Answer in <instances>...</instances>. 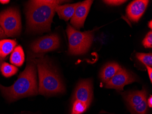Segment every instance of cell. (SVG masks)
Wrapping results in <instances>:
<instances>
[{"instance_id":"5","label":"cell","mask_w":152,"mask_h":114,"mask_svg":"<svg viewBox=\"0 0 152 114\" xmlns=\"http://www.w3.org/2000/svg\"><path fill=\"white\" fill-rule=\"evenodd\" d=\"M21 31L20 15L17 8H9L0 13V39L18 36Z\"/></svg>"},{"instance_id":"6","label":"cell","mask_w":152,"mask_h":114,"mask_svg":"<svg viewBox=\"0 0 152 114\" xmlns=\"http://www.w3.org/2000/svg\"><path fill=\"white\" fill-rule=\"evenodd\" d=\"M60 38L57 34L47 35L32 42L30 45L31 51L37 55L53 51L59 47Z\"/></svg>"},{"instance_id":"2","label":"cell","mask_w":152,"mask_h":114,"mask_svg":"<svg viewBox=\"0 0 152 114\" xmlns=\"http://www.w3.org/2000/svg\"><path fill=\"white\" fill-rule=\"evenodd\" d=\"M0 90L10 102L39 94L36 65L32 59L28 60L26 67L12 85L5 87L0 84Z\"/></svg>"},{"instance_id":"19","label":"cell","mask_w":152,"mask_h":114,"mask_svg":"<svg viewBox=\"0 0 152 114\" xmlns=\"http://www.w3.org/2000/svg\"><path fill=\"white\" fill-rule=\"evenodd\" d=\"M136 57L137 60L142 63L145 66L151 67L152 66V53H137Z\"/></svg>"},{"instance_id":"17","label":"cell","mask_w":152,"mask_h":114,"mask_svg":"<svg viewBox=\"0 0 152 114\" xmlns=\"http://www.w3.org/2000/svg\"><path fill=\"white\" fill-rule=\"evenodd\" d=\"M89 107V106L86 104L77 101H72L71 114H82L88 110Z\"/></svg>"},{"instance_id":"18","label":"cell","mask_w":152,"mask_h":114,"mask_svg":"<svg viewBox=\"0 0 152 114\" xmlns=\"http://www.w3.org/2000/svg\"><path fill=\"white\" fill-rule=\"evenodd\" d=\"M147 108V101L146 98H145L140 104L130 107V110L133 114H146Z\"/></svg>"},{"instance_id":"7","label":"cell","mask_w":152,"mask_h":114,"mask_svg":"<svg viewBox=\"0 0 152 114\" xmlns=\"http://www.w3.org/2000/svg\"><path fill=\"white\" fill-rule=\"evenodd\" d=\"M135 77L125 68L121 69L112 78L105 83L107 89H114L117 90L122 91L126 85L135 82Z\"/></svg>"},{"instance_id":"26","label":"cell","mask_w":152,"mask_h":114,"mask_svg":"<svg viewBox=\"0 0 152 114\" xmlns=\"http://www.w3.org/2000/svg\"><path fill=\"white\" fill-rule=\"evenodd\" d=\"M148 27H150L151 29L152 28V20L150 21V22L148 23Z\"/></svg>"},{"instance_id":"22","label":"cell","mask_w":152,"mask_h":114,"mask_svg":"<svg viewBox=\"0 0 152 114\" xmlns=\"http://www.w3.org/2000/svg\"><path fill=\"white\" fill-rule=\"evenodd\" d=\"M147 69L148 72V76H149V79L150 80V82L152 83V68L151 67L148 66H145Z\"/></svg>"},{"instance_id":"12","label":"cell","mask_w":152,"mask_h":114,"mask_svg":"<svg viewBox=\"0 0 152 114\" xmlns=\"http://www.w3.org/2000/svg\"><path fill=\"white\" fill-rule=\"evenodd\" d=\"M80 3L79 2L74 4L59 5L56 7L55 11L58 13L60 18L67 21L72 18L76 8Z\"/></svg>"},{"instance_id":"25","label":"cell","mask_w":152,"mask_h":114,"mask_svg":"<svg viewBox=\"0 0 152 114\" xmlns=\"http://www.w3.org/2000/svg\"><path fill=\"white\" fill-rule=\"evenodd\" d=\"M5 59L1 58V57H0V71H1V67L2 65V63H3V61H4Z\"/></svg>"},{"instance_id":"13","label":"cell","mask_w":152,"mask_h":114,"mask_svg":"<svg viewBox=\"0 0 152 114\" xmlns=\"http://www.w3.org/2000/svg\"><path fill=\"white\" fill-rule=\"evenodd\" d=\"M121 66L116 63H110L106 65L102 68L100 74L101 80L106 83L112 78L121 69Z\"/></svg>"},{"instance_id":"15","label":"cell","mask_w":152,"mask_h":114,"mask_svg":"<svg viewBox=\"0 0 152 114\" xmlns=\"http://www.w3.org/2000/svg\"><path fill=\"white\" fill-rule=\"evenodd\" d=\"M10 61L12 65L17 67H21L25 61V54L23 49L20 45L16 47L12 52Z\"/></svg>"},{"instance_id":"16","label":"cell","mask_w":152,"mask_h":114,"mask_svg":"<svg viewBox=\"0 0 152 114\" xmlns=\"http://www.w3.org/2000/svg\"><path fill=\"white\" fill-rule=\"evenodd\" d=\"M18 71V68L13 65L4 62L1 67V74L6 78H9L16 74Z\"/></svg>"},{"instance_id":"14","label":"cell","mask_w":152,"mask_h":114,"mask_svg":"<svg viewBox=\"0 0 152 114\" xmlns=\"http://www.w3.org/2000/svg\"><path fill=\"white\" fill-rule=\"evenodd\" d=\"M17 45V41L14 39L0 40V57L5 59L7 56L13 52Z\"/></svg>"},{"instance_id":"9","label":"cell","mask_w":152,"mask_h":114,"mask_svg":"<svg viewBox=\"0 0 152 114\" xmlns=\"http://www.w3.org/2000/svg\"><path fill=\"white\" fill-rule=\"evenodd\" d=\"M93 1L87 0L80 2L71 18L70 23L76 29H80L84 26V22L88 16Z\"/></svg>"},{"instance_id":"20","label":"cell","mask_w":152,"mask_h":114,"mask_svg":"<svg viewBox=\"0 0 152 114\" xmlns=\"http://www.w3.org/2000/svg\"><path fill=\"white\" fill-rule=\"evenodd\" d=\"M142 44L145 48H152V32H148L145 38L142 41Z\"/></svg>"},{"instance_id":"8","label":"cell","mask_w":152,"mask_h":114,"mask_svg":"<svg viewBox=\"0 0 152 114\" xmlns=\"http://www.w3.org/2000/svg\"><path fill=\"white\" fill-rule=\"evenodd\" d=\"M93 97V85L91 79L80 81L75 89L72 101H77L90 106Z\"/></svg>"},{"instance_id":"1","label":"cell","mask_w":152,"mask_h":114,"mask_svg":"<svg viewBox=\"0 0 152 114\" xmlns=\"http://www.w3.org/2000/svg\"><path fill=\"white\" fill-rule=\"evenodd\" d=\"M57 0H33L27 3L26 9L27 31L49 32L58 5L65 2Z\"/></svg>"},{"instance_id":"3","label":"cell","mask_w":152,"mask_h":114,"mask_svg":"<svg viewBox=\"0 0 152 114\" xmlns=\"http://www.w3.org/2000/svg\"><path fill=\"white\" fill-rule=\"evenodd\" d=\"M33 57L37 67L39 78L38 94L45 96L61 94L65 91V88L60 76L52 66L51 63L43 54Z\"/></svg>"},{"instance_id":"11","label":"cell","mask_w":152,"mask_h":114,"mask_svg":"<svg viewBox=\"0 0 152 114\" xmlns=\"http://www.w3.org/2000/svg\"><path fill=\"white\" fill-rule=\"evenodd\" d=\"M146 96V90L145 89L140 91L129 92L124 95V98L130 107L140 104Z\"/></svg>"},{"instance_id":"24","label":"cell","mask_w":152,"mask_h":114,"mask_svg":"<svg viewBox=\"0 0 152 114\" xmlns=\"http://www.w3.org/2000/svg\"><path fill=\"white\" fill-rule=\"evenodd\" d=\"M10 2L9 0H0V3H1V4H7Z\"/></svg>"},{"instance_id":"10","label":"cell","mask_w":152,"mask_h":114,"mask_svg":"<svg viewBox=\"0 0 152 114\" xmlns=\"http://www.w3.org/2000/svg\"><path fill=\"white\" fill-rule=\"evenodd\" d=\"M149 1L148 0H136L130 3L126 9L129 19L133 22H137L145 11Z\"/></svg>"},{"instance_id":"23","label":"cell","mask_w":152,"mask_h":114,"mask_svg":"<svg viewBox=\"0 0 152 114\" xmlns=\"http://www.w3.org/2000/svg\"><path fill=\"white\" fill-rule=\"evenodd\" d=\"M148 106H149V107H152V96H150V97L148 98V101L147 102Z\"/></svg>"},{"instance_id":"21","label":"cell","mask_w":152,"mask_h":114,"mask_svg":"<svg viewBox=\"0 0 152 114\" xmlns=\"http://www.w3.org/2000/svg\"><path fill=\"white\" fill-rule=\"evenodd\" d=\"M103 2L107 5L110 6H119L123 4L127 1H122V0H106L103 1Z\"/></svg>"},{"instance_id":"4","label":"cell","mask_w":152,"mask_h":114,"mask_svg":"<svg viewBox=\"0 0 152 114\" xmlns=\"http://www.w3.org/2000/svg\"><path fill=\"white\" fill-rule=\"evenodd\" d=\"M66 32L69 42L68 52L70 54H83L88 52L94 39V31L81 32L68 24Z\"/></svg>"}]
</instances>
